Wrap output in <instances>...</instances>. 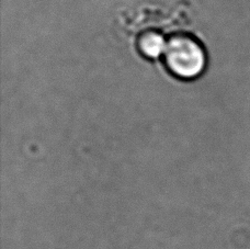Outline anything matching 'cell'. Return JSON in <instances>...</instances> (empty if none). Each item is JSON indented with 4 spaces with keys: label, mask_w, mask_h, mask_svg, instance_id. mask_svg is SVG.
<instances>
[{
    "label": "cell",
    "mask_w": 250,
    "mask_h": 249,
    "mask_svg": "<svg viewBox=\"0 0 250 249\" xmlns=\"http://www.w3.org/2000/svg\"><path fill=\"white\" fill-rule=\"evenodd\" d=\"M168 73L180 81H193L204 73L208 54L198 38L186 32L173 33L167 38L164 56Z\"/></svg>",
    "instance_id": "1"
},
{
    "label": "cell",
    "mask_w": 250,
    "mask_h": 249,
    "mask_svg": "<svg viewBox=\"0 0 250 249\" xmlns=\"http://www.w3.org/2000/svg\"><path fill=\"white\" fill-rule=\"evenodd\" d=\"M137 52L146 60L155 61L164 56L167 45V39L160 31L147 29L136 38Z\"/></svg>",
    "instance_id": "2"
}]
</instances>
